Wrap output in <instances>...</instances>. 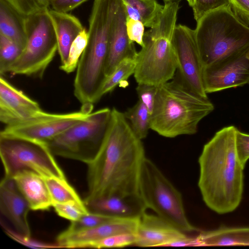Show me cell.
I'll list each match as a JSON object with an SVG mask.
<instances>
[{
    "label": "cell",
    "instance_id": "1",
    "mask_svg": "<svg viewBox=\"0 0 249 249\" xmlns=\"http://www.w3.org/2000/svg\"><path fill=\"white\" fill-rule=\"evenodd\" d=\"M146 157L143 145L124 113L111 109L108 127L95 157L88 165L84 201L103 196H139V180Z\"/></svg>",
    "mask_w": 249,
    "mask_h": 249
},
{
    "label": "cell",
    "instance_id": "2",
    "mask_svg": "<svg viewBox=\"0 0 249 249\" xmlns=\"http://www.w3.org/2000/svg\"><path fill=\"white\" fill-rule=\"evenodd\" d=\"M234 125L217 131L203 146L198 158V186L207 206L218 214L234 211L244 188V168L235 149Z\"/></svg>",
    "mask_w": 249,
    "mask_h": 249
},
{
    "label": "cell",
    "instance_id": "3",
    "mask_svg": "<svg viewBox=\"0 0 249 249\" xmlns=\"http://www.w3.org/2000/svg\"><path fill=\"white\" fill-rule=\"evenodd\" d=\"M122 0H94L89 21L87 45L74 80V94L82 106L93 109L105 78L110 32Z\"/></svg>",
    "mask_w": 249,
    "mask_h": 249
},
{
    "label": "cell",
    "instance_id": "4",
    "mask_svg": "<svg viewBox=\"0 0 249 249\" xmlns=\"http://www.w3.org/2000/svg\"><path fill=\"white\" fill-rule=\"evenodd\" d=\"M214 109L208 98L197 95L176 77L158 87L150 129L166 138L193 135Z\"/></svg>",
    "mask_w": 249,
    "mask_h": 249
},
{
    "label": "cell",
    "instance_id": "5",
    "mask_svg": "<svg viewBox=\"0 0 249 249\" xmlns=\"http://www.w3.org/2000/svg\"><path fill=\"white\" fill-rule=\"evenodd\" d=\"M178 2L165 3L156 24L145 32L134 73L138 84L158 87L172 80L178 62L172 42Z\"/></svg>",
    "mask_w": 249,
    "mask_h": 249
},
{
    "label": "cell",
    "instance_id": "6",
    "mask_svg": "<svg viewBox=\"0 0 249 249\" xmlns=\"http://www.w3.org/2000/svg\"><path fill=\"white\" fill-rule=\"evenodd\" d=\"M196 23L195 36L203 67L249 46V26L231 6L209 12Z\"/></svg>",
    "mask_w": 249,
    "mask_h": 249
},
{
    "label": "cell",
    "instance_id": "7",
    "mask_svg": "<svg viewBox=\"0 0 249 249\" xmlns=\"http://www.w3.org/2000/svg\"><path fill=\"white\" fill-rule=\"evenodd\" d=\"M138 189L147 209L153 210L157 215L185 233L199 231L188 219L180 192L147 157L142 163Z\"/></svg>",
    "mask_w": 249,
    "mask_h": 249
},
{
    "label": "cell",
    "instance_id": "8",
    "mask_svg": "<svg viewBox=\"0 0 249 249\" xmlns=\"http://www.w3.org/2000/svg\"><path fill=\"white\" fill-rule=\"evenodd\" d=\"M46 8L23 17L26 43L8 73L42 78L58 50L54 29Z\"/></svg>",
    "mask_w": 249,
    "mask_h": 249
},
{
    "label": "cell",
    "instance_id": "9",
    "mask_svg": "<svg viewBox=\"0 0 249 249\" xmlns=\"http://www.w3.org/2000/svg\"><path fill=\"white\" fill-rule=\"evenodd\" d=\"M111 114V109L108 107L92 112L87 119L46 143L54 155L88 164L102 144Z\"/></svg>",
    "mask_w": 249,
    "mask_h": 249
},
{
    "label": "cell",
    "instance_id": "10",
    "mask_svg": "<svg viewBox=\"0 0 249 249\" xmlns=\"http://www.w3.org/2000/svg\"><path fill=\"white\" fill-rule=\"evenodd\" d=\"M0 156L5 178L30 170L43 178H66L46 142L0 133Z\"/></svg>",
    "mask_w": 249,
    "mask_h": 249
},
{
    "label": "cell",
    "instance_id": "11",
    "mask_svg": "<svg viewBox=\"0 0 249 249\" xmlns=\"http://www.w3.org/2000/svg\"><path fill=\"white\" fill-rule=\"evenodd\" d=\"M91 113L82 108L79 111L67 113L42 110L28 119L6 125L0 133L47 142L87 119Z\"/></svg>",
    "mask_w": 249,
    "mask_h": 249
},
{
    "label": "cell",
    "instance_id": "12",
    "mask_svg": "<svg viewBox=\"0 0 249 249\" xmlns=\"http://www.w3.org/2000/svg\"><path fill=\"white\" fill-rule=\"evenodd\" d=\"M178 62V78L193 92L208 98L203 84V70L194 30L186 25L175 27L172 38Z\"/></svg>",
    "mask_w": 249,
    "mask_h": 249
},
{
    "label": "cell",
    "instance_id": "13",
    "mask_svg": "<svg viewBox=\"0 0 249 249\" xmlns=\"http://www.w3.org/2000/svg\"><path fill=\"white\" fill-rule=\"evenodd\" d=\"M207 94L249 85V46L203 67Z\"/></svg>",
    "mask_w": 249,
    "mask_h": 249
},
{
    "label": "cell",
    "instance_id": "14",
    "mask_svg": "<svg viewBox=\"0 0 249 249\" xmlns=\"http://www.w3.org/2000/svg\"><path fill=\"white\" fill-rule=\"evenodd\" d=\"M42 110L37 102L0 78V121L6 125L28 119Z\"/></svg>",
    "mask_w": 249,
    "mask_h": 249
},
{
    "label": "cell",
    "instance_id": "15",
    "mask_svg": "<svg viewBox=\"0 0 249 249\" xmlns=\"http://www.w3.org/2000/svg\"><path fill=\"white\" fill-rule=\"evenodd\" d=\"M29 205L17 188L13 178L3 177L0 183V211L11 225V229L26 236H31L28 220Z\"/></svg>",
    "mask_w": 249,
    "mask_h": 249
},
{
    "label": "cell",
    "instance_id": "16",
    "mask_svg": "<svg viewBox=\"0 0 249 249\" xmlns=\"http://www.w3.org/2000/svg\"><path fill=\"white\" fill-rule=\"evenodd\" d=\"M134 245L141 247H167L187 235L163 218L145 212L140 217Z\"/></svg>",
    "mask_w": 249,
    "mask_h": 249
},
{
    "label": "cell",
    "instance_id": "17",
    "mask_svg": "<svg viewBox=\"0 0 249 249\" xmlns=\"http://www.w3.org/2000/svg\"><path fill=\"white\" fill-rule=\"evenodd\" d=\"M139 218H119L92 228L70 234L60 233L57 236L56 242L64 248H83L88 244L115 234L135 233Z\"/></svg>",
    "mask_w": 249,
    "mask_h": 249
},
{
    "label": "cell",
    "instance_id": "18",
    "mask_svg": "<svg viewBox=\"0 0 249 249\" xmlns=\"http://www.w3.org/2000/svg\"><path fill=\"white\" fill-rule=\"evenodd\" d=\"M127 15L123 1L121 3L113 21L109 41L108 55L106 61L105 77L109 75L123 60L136 57L134 42L127 35L126 29Z\"/></svg>",
    "mask_w": 249,
    "mask_h": 249
},
{
    "label": "cell",
    "instance_id": "19",
    "mask_svg": "<svg viewBox=\"0 0 249 249\" xmlns=\"http://www.w3.org/2000/svg\"><path fill=\"white\" fill-rule=\"evenodd\" d=\"M85 205L89 212L121 218H139L147 210L140 195L103 196Z\"/></svg>",
    "mask_w": 249,
    "mask_h": 249
},
{
    "label": "cell",
    "instance_id": "20",
    "mask_svg": "<svg viewBox=\"0 0 249 249\" xmlns=\"http://www.w3.org/2000/svg\"><path fill=\"white\" fill-rule=\"evenodd\" d=\"M184 247L249 246V227H229L200 231L195 236H187L182 241Z\"/></svg>",
    "mask_w": 249,
    "mask_h": 249
},
{
    "label": "cell",
    "instance_id": "21",
    "mask_svg": "<svg viewBox=\"0 0 249 249\" xmlns=\"http://www.w3.org/2000/svg\"><path fill=\"white\" fill-rule=\"evenodd\" d=\"M13 179L31 210L46 211L52 207L47 187L41 176L30 170H23L17 173Z\"/></svg>",
    "mask_w": 249,
    "mask_h": 249
},
{
    "label": "cell",
    "instance_id": "22",
    "mask_svg": "<svg viewBox=\"0 0 249 249\" xmlns=\"http://www.w3.org/2000/svg\"><path fill=\"white\" fill-rule=\"evenodd\" d=\"M48 12L55 32L57 51L61 64H63L67 60L72 43L84 28L76 17L68 13L53 9H49Z\"/></svg>",
    "mask_w": 249,
    "mask_h": 249
},
{
    "label": "cell",
    "instance_id": "23",
    "mask_svg": "<svg viewBox=\"0 0 249 249\" xmlns=\"http://www.w3.org/2000/svg\"><path fill=\"white\" fill-rule=\"evenodd\" d=\"M23 17L5 0H0V34L18 45L23 50L26 43Z\"/></svg>",
    "mask_w": 249,
    "mask_h": 249
},
{
    "label": "cell",
    "instance_id": "24",
    "mask_svg": "<svg viewBox=\"0 0 249 249\" xmlns=\"http://www.w3.org/2000/svg\"><path fill=\"white\" fill-rule=\"evenodd\" d=\"M51 199L52 205L57 203H74L86 206L74 188L66 178H43Z\"/></svg>",
    "mask_w": 249,
    "mask_h": 249
},
{
    "label": "cell",
    "instance_id": "25",
    "mask_svg": "<svg viewBox=\"0 0 249 249\" xmlns=\"http://www.w3.org/2000/svg\"><path fill=\"white\" fill-rule=\"evenodd\" d=\"M124 115L137 137L142 140L145 138L150 129L151 113L140 101L127 109Z\"/></svg>",
    "mask_w": 249,
    "mask_h": 249
},
{
    "label": "cell",
    "instance_id": "26",
    "mask_svg": "<svg viewBox=\"0 0 249 249\" xmlns=\"http://www.w3.org/2000/svg\"><path fill=\"white\" fill-rule=\"evenodd\" d=\"M136 57L123 60L109 75L105 77L99 90V100L105 94L113 90L121 82L127 80L134 74Z\"/></svg>",
    "mask_w": 249,
    "mask_h": 249
},
{
    "label": "cell",
    "instance_id": "27",
    "mask_svg": "<svg viewBox=\"0 0 249 249\" xmlns=\"http://www.w3.org/2000/svg\"><path fill=\"white\" fill-rule=\"evenodd\" d=\"M131 5L140 15L146 27L151 28L157 22L164 6L156 0H123Z\"/></svg>",
    "mask_w": 249,
    "mask_h": 249
},
{
    "label": "cell",
    "instance_id": "28",
    "mask_svg": "<svg viewBox=\"0 0 249 249\" xmlns=\"http://www.w3.org/2000/svg\"><path fill=\"white\" fill-rule=\"evenodd\" d=\"M121 218L116 217L100 213L91 212L83 215L79 219L71 221L68 228L61 232L62 234H68L89 229L116 220Z\"/></svg>",
    "mask_w": 249,
    "mask_h": 249
},
{
    "label": "cell",
    "instance_id": "29",
    "mask_svg": "<svg viewBox=\"0 0 249 249\" xmlns=\"http://www.w3.org/2000/svg\"><path fill=\"white\" fill-rule=\"evenodd\" d=\"M23 49L16 43L0 34V73H8L10 67L21 55Z\"/></svg>",
    "mask_w": 249,
    "mask_h": 249
},
{
    "label": "cell",
    "instance_id": "30",
    "mask_svg": "<svg viewBox=\"0 0 249 249\" xmlns=\"http://www.w3.org/2000/svg\"><path fill=\"white\" fill-rule=\"evenodd\" d=\"M88 31L84 28L72 43L66 61L59 67L60 70L67 73L75 71L77 67L80 57L87 45Z\"/></svg>",
    "mask_w": 249,
    "mask_h": 249
},
{
    "label": "cell",
    "instance_id": "31",
    "mask_svg": "<svg viewBox=\"0 0 249 249\" xmlns=\"http://www.w3.org/2000/svg\"><path fill=\"white\" fill-rule=\"evenodd\" d=\"M136 234L124 233L117 234L86 245L84 248H123L134 245Z\"/></svg>",
    "mask_w": 249,
    "mask_h": 249
},
{
    "label": "cell",
    "instance_id": "32",
    "mask_svg": "<svg viewBox=\"0 0 249 249\" xmlns=\"http://www.w3.org/2000/svg\"><path fill=\"white\" fill-rule=\"evenodd\" d=\"M1 224L8 236L17 242L27 247L36 249L64 248L57 242L48 243L33 239L31 236H26L16 232L4 222H1Z\"/></svg>",
    "mask_w": 249,
    "mask_h": 249
},
{
    "label": "cell",
    "instance_id": "33",
    "mask_svg": "<svg viewBox=\"0 0 249 249\" xmlns=\"http://www.w3.org/2000/svg\"><path fill=\"white\" fill-rule=\"evenodd\" d=\"M192 8L194 17L198 21L203 16L221 7L231 6V0H186Z\"/></svg>",
    "mask_w": 249,
    "mask_h": 249
},
{
    "label": "cell",
    "instance_id": "34",
    "mask_svg": "<svg viewBox=\"0 0 249 249\" xmlns=\"http://www.w3.org/2000/svg\"><path fill=\"white\" fill-rule=\"evenodd\" d=\"M22 17L48 8V0H5Z\"/></svg>",
    "mask_w": 249,
    "mask_h": 249
},
{
    "label": "cell",
    "instance_id": "35",
    "mask_svg": "<svg viewBox=\"0 0 249 249\" xmlns=\"http://www.w3.org/2000/svg\"><path fill=\"white\" fill-rule=\"evenodd\" d=\"M52 207L59 216L71 221H76L89 212L86 206L74 203L54 204Z\"/></svg>",
    "mask_w": 249,
    "mask_h": 249
},
{
    "label": "cell",
    "instance_id": "36",
    "mask_svg": "<svg viewBox=\"0 0 249 249\" xmlns=\"http://www.w3.org/2000/svg\"><path fill=\"white\" fill-rule=\"evenodd\" d=\"M158 87L144 84H138L136 90L139 101L143 104L151 114L154 107Z\"/></svg>",
    "mask_w": 249,
    "mask_h": 249
},
{
    "label": "cell",
    "instance_id": "37",
    "mask_svg": "<svg viewBox=\"0 0 249 249\" xmlns=\"http://www.w3.org/2000/svg\"><path fill=\"white\" fill-rule=\"evenodd\" d=\"M235 149L239 161L244 168L249 159V134L236 129Z\"/></svg>",
    "mask_w": 249,
    "mask_h": 249
},
{
    "label": "cell",
    "instance_id": "38",
    "mask_svg": "<svg viewBox=\"0 0 249 249\" xmlns=\"http://www.w3.org/2000/svg\"><path fill=\"white\" fill-rule=\"evenodd\" d=\"M126 29L129 39L141 47L144 45V25L140 20H134L127 17Z\"/></svg>",
    "mask_w": 249,
    "mask_h": 249
},
{
    "label": "cell",
    "instance_id": "39",
    "mask_svg": "<svg viewBox=\"0 0 249 249\" xmlns=\"http://www.w3.org/2000/svg\"><path fill=\"white\" fill-rule=\"evenodd\" d=\"M231 7L235 15L249 26V0H231Z\"/></svg>",
    "mask_w": 249,
    "mask_h": 249
},
{
    "label": "cell",
    "instance_id": "40",
    "mask_svg": "<svg viewBox=\"0 0 249 249\" xmlns=\"http://www.w3.org/2000/svg\"><path fill=\"white\" fill-rule=\"evenodd\" d=\"M88 0H53L50 4L52 9L61 12L68 13Z\"/></svg>",
    "mask_w": 249,
    "mask_h": 249
},
{
    "label": "cell",
    "instance_id": "41",
    "mask_svg": "<svg viewBox=\"0 0 249 249\" xmlns=\"http://www.w3.org/2000/svg\"><path fill=\"white\" fill-rule=\"evenodd\" d=\"M122 0L125 8L127 17L134 20L141 21V17L137 11L128 3L123 0Z\"/></svg>",
    "mask_w": 249,
    "mask_h": 249
},
{
    "label": "cell",
    "instance_id": "42",
    "mask_svg": "<svg viewBox=\"0 0 249 249\" xmlns=\"http://www.w3.org/2000/svg\"><path fill=\"white\" fill-rule=\"evenodd\" d=\"M164 3H168V2H178L181 0H163Z\"/></svg>",
    "mask_w": 249,
    "mask_h": 249
},
{
    "label": "cell",
    "instance_id": "43",
    "mask_svg": "<svg viewBox=\"0 0 249 249\" xmlns=\"http://www.w3.org/2000/svg\"><path fill=\"white\" fill-rule=\"evenodd\" d=\"M48 0V1H49V2L50 3V2H51V1H52V0Z\"/></svg>",
    "mask_w": 249,
    "mask_h": 249
}]
</instances>
